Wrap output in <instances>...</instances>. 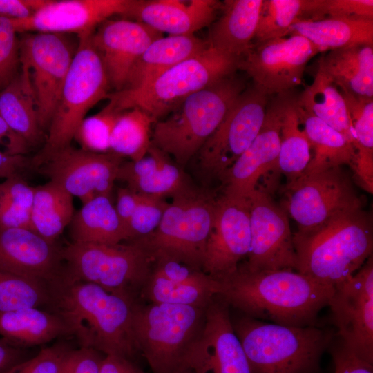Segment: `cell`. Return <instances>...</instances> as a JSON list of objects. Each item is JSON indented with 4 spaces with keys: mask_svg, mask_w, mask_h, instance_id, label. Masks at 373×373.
Instances as JSON below:
<instances>
[{
    "mask_svg": "<svg viewBox=\"0 0 373 373\" xmlns=\"http://www.w3.org/2000/svg\"><path fill=\"white\" fill-rule=\"evenodd\" d=\"M162 37V32L137 21L108 19L99 25L90 40L102 62L110 87L115 91L122 90L138 58Z\"/></svg>",
    "mask_w": 373,
    "mask_h": 373,
    "instance_id": "22",
    "label": "cell"
},
{
    "mask_svg": "<svg viewBox=\"0 0 373 373\" xmlns=\"http://www.w3.org/2000/svg\"><path fill=\"white\" fill-rule=\"evenodd\" d=\"M0 144H6V153L15 155L26 153L28 144L16 135L0 116Z\"/></svg>",
    "mask_w": 373,
    "mask_h": 373,
    "instance_id": "55",
    "label": "cell"
},
{
    "mask_svg": "<svg viewBox=\"0 0 373 373\" xmlns=\"http://www.w3.org/2000/svg\"><path fill=\"white\" fill-rule=\"evenodd\" d=\"M284 210L296 221L297 232L315 229L334 217L362 207L351 178L342 166L303 173L284 187Z\"/></svg>",
    "mask_w": 373,
    "mask_h": 373,
    "instance_id": "12",
    "label": "cell"
},
{
    "mask_svg": "<svg viewBox=\"0 0 373 373\" xmlns=\"http://www.w3.org/2000/svg\"><path fill=\"white\" fill-rule=\"evenodd\" d=\"M90 36L78 38V48L65 79L43 147L31 159L37 169L52 155L70 146L88 111L109 95L110 85Z\"/></svg>",
    "mask_w": 373,
    "mask_h": 373,
    "instance_id": "9",
    "label": "cell"
},
{
    "mask_svg": "<svg viewBox=\"0 0 373 373\" xmlns=\"http://www.w3.org/2000/svg\"><path fill=\"white\" fill-rule=\"evenodd\" d=\"M0 208H1V191H0Z\"/></svg>",
    "mask_w": 373,
    "mask_h": 373,
    "instance_id": "56",
    "label": "cell"
},
{
    "mask_svg": "<svg viewBox=\"0 0 373 373\" xmlns=\"http://www.w3.org/2000/svg\"><path fill=\"white\" fill-rule=\"evenodd\" d=\"M20 71L18 33L8 18L0 17V92Z\"/></svg>",
    "mask_w": 373,
    "mask_h": 373,
    "instance_id": "45",
    "label": "cell"
},
{
    "mask_svg": "<svg viewBox=\"0 0 373 373\" xmlns=\"http://www.w3.org/2000/svg\"><path fill=\"white\" fill-rule=\"evenodd\" d=\"M49 288V306L65 321L79 347L132 361L140 354L132 327L138 300L64 274Z\"/></svg>",
    "mask_w": 373,
    "mask_h": 373,
    "instance_id": "2",
    "label": "cell"
},
{
    "mask_svg": "<svg viewBox=\"0 0 373 373\" xmlns=\"http://www.w3.org/2000/svg\"><path fill=\"white\" fill-rule=\"evenodd\" d=\"M219 281L217 296L231 309L260 321L295 327L315 325L334 291V287L295 270L250 271L242 263Z\"/></svg>",
    "mask_w": 373,
    "mask_h": 373,
    "instance_id": "1",
    "label": "cell"
},
{
    "mask_svg": "<svg viewBox=\"0 0 373 373\" xmlns=\"http://www.w3.org/2000/svg\"><path fill=\"white\" fill-rule=\"evenodd\" d=\"M220 289V283L218 280L205 284L176 283L152 271L140 298L154 303L205 308L218 295Z\"/></svg>",
    "mask_w": 373,
    "mask_h": 373,
    "instance_id": "38",
    "label": "cell"
},
{
    "mask_svg": "<svg viewBox=\"0 0 373 373\" xmlns=\"http://www.w3.org/2000/svg\"><path fill=\"white\" fill-rule=\"evenodd\" d=\"M73 197L53 182L35 186L31 213L32 229L55 242L74 216Z\"/></svg>",
    "mask_w": 373,
    "mask_h": 373,
    "instance_id": "36",
    "label": "cell"
},
{
    "mask_svg": "<svg viewBox=\"0 0 373 373\" xmlns=\"http://www.w3.org/2000/svg\"><path fill=\"white\" fill-rule=\"evenodd\" d=\"M341 93L354 131L356 151L373 153V98Z\"/></svg>",
    "mask_w": 373,
    "mask_h": 373,
    "instance_id": "43",
    "label": "cell"
},
{
    "mask_svg": "<svg viewBox=\"0 0 373 373\" xmlns=\"http://www.w3.org/2000/svg\"><path fill=\"white\" fill-rule=\"evenodd\" d=\"M117 180L137 193L160 198H173L193 188L179 166L152 144L142 159L121 164Z\"/></svg>",
    "mask_w": 373,
    "mask_h": 373,
    "instance_id": "25",
    "label": "cell"
},
{
    "mask_svg": "<svg viewBox=\"0 0 373 373\" xmlns=\"http://www.w3.org/2000/svg\"><path fill=\"white\" fill-rule=\"evenodd\" d=\"M169 204L164 198L140 194L138 204L129 220V240L144 237L159 225Z\"/></svg>",
    "mask_w": 373,
    "mask_h": 373,
    "instance_id": "44",
    "label": "cell"
},
{
    "mask_svg": "<svg viewBox=\"0 0 373 373\" xmlns=\"http://www.w3.org/2000/svg\"><path fill=\"white\" fill-rule=\"evenodd\" d=\"M99 373H146L134 361L116 355H105Z\"/></svg>",
    "mask_w": 373,
    "mask_h": 373,
    "instance_id": "53",
    "label": "cell"
},
{
    "mask_svg": "<svg viewBox=\"0 0 373 373\" xmlns=\"http://www.w3.org/2000/svg\"><path fill=\"white\" fill-rule=\"evenodd\" d=\"M71 347L57 343L44 348L33 357L15 365L4 373H59L66 352Z\"/></svg>",
    "mask_w": 373,
    "mask_h": 373,
    "instance_id": "47",
    "label": "cell"
},
{
    "mask_svg": "<svg viewBox=\"0 0 373 373\" xmlns=\"http://www.w3.org/2000/svg\"><path fill=\"white\" fill-rule=\"evenodd\" d=\"M289 35H300L324 52L360 44L373 46V19L325 17L294 23Z\"/></svg>",
    "mask_w": 373,
    "mask_h": 373,
    "instance_id": "30",
    "label": "cell"
},
{
    "mask_svg": "<svg viewBox=\"0 0 373 373\" xmlns=\"http://www.w3.org/2000/svg\"><path fill=\"white\" fill-rule=\"evenodd\" d=\"M217 199L193 188L172 198L157 227L135 240L153 263L174 261L202 270Z\"/></svg>",
    "mask_w": 373,
    "mask_h": 373,
    "instance_id": "8",
    "label": "cell"
},
{
    "mask_svg": "<svg viewBox=\"0 0 373 373\" xmlns=\"http://www.w3.org/2000/svg\"><path fill=\"white\" fill-rule=\"evenodd\" d=\"M115 245L70 242L61 248L64 275L140 300L153 263L135 240Z\"/></svg>",
    "mask_w": 373,
    "mask_h": 373,
    "instance_id": "10",
    "label": "cell"
},
{
    "mask_svg": "<svg viewBox=\"0 0 373 373\" xmlns=\"http://www.w3.org/2000/svg\"><path fill=\"white\" fill-rule=\"evenodd\" d=\"M131 0H48L30 17L9 19L18 34L50 32L91 35L114 15L125 16Z\"/></svg>",
    "mask_w": 373,
    "mask_h": 373,
    "instance_id": "21",
    "label": "cell"
},
{
    "mask_svg": "<svg viewBox=\"0 0 373 373\" xmlns=\"http://www.w3.org/2000/svg\"><path fill=\"white\" fill-rule=\"evenodd\" d=\"M140 198V194L133 191L128 187L119 188L117 189L115 208L127 231L129 220L138 204Z\"/></svg>",
    "mask_w": 373,
    "mask_h": 373,
    "instance_id": "51",
    "label": "cell"
},
{
    "mask_svg": "<svg viewBox=\"0 0 373 373\" xmlns=\"http://www.w3.org/2000/svg\"><path fill=\"white\" fill-rule=\"evenodd\" d=\"M0 116L28 146L39 144L44 137L38 119L35 96L26 70L0 92Z\"/></svg>",
    "mask_w": 373,
    "mask_h": 373,
    "instance_id": "32",
    "label": "cell"
},
{
    "mask_svg": "<svg viewBox=\"0 0 373 373\" xmlns=\"http://www.w3.org/2000/svg\"><path fill=\"white\" fill-rule=\"evenodd\" d=\"M329 307L337 337L354 354L373 364V259L334 287Z\"/></svg>",
    "mask_w": 373,
    "mask_h": 373,
    "instance_id": "15",
    "label": "cell"
},
{
    "mask_svg": "<svg viewBox=\"0 0 373 373\" xmlns=\"http://www.w3.org/2000/svg\"><path fill=\"white\" fill-rule=\"evenodd\" d=\"M28 358L26 349L16 347L0 338V373Z\"/></svg>",
    "mask_w": 373,
    "mask_h": 373,
    "instance_id": "54",
    "label": "cell"
},
{
    "mask_svg": "<svg viewBox=\"0 0 373 373\" xmlns=\"http://www.w3.org/2000/svg\"><path fill=\"white\" fill-rule=\"evenodd\" d=\"M287 92L277 94L267 105L264 123L249 146L220 178L223 194L248 200L260 179L278 170L282 115Z\"/></svg>",
    "mask_w": 373,
    "mask_h": 373,
    "instance_id": "20",
    "label": "cell"
},
{
    "mask_svg": "<svg viewBox=\"0 0 373 373\" xmlns=\"http://www.w3.org/2000/svg\"><path fill=\"white\" fill-rule=\"evenodd\" d=\"M299 113L314 154L303 173L333 167L352 166L356 149L341 133L320 119L310 115L297 103Z\"/></svg>",
    "mask_w": 373,
    "mask_h": 373,
    "instance_id": "35",
    "label": "cell"
},
{
    "mask_svg": "<svg viewBox=\"0 0 373 373\" xmlns=\"http://www.w3.org/2000/svg\"><path fill=\"white\" fill-rule=\"evenodd\" d=\"M69 225L73 242L115 245L129 240L108 195H99L83 203Z\"/></svg>",
    "mask_w": 373,
    "mask_h": 373,
    "instance_id": "31",
    "label": "cell"
},
{
    "mask_svg": "<svg viewBox=\"0 0 373 373\" xmlns=\"http://www.w3.org/2000/svg\"><path fill=\"white\" fill-rule=\"evenodd\" d=\"M104 356L91 348H70L64 358L59 373H99Z\"/></svg>",
    "mask_w": 373,
    "mask_h": 373,
    "instance_id": "48",
    "label": "cell"
},
{
    "mask_svg": "<svg viewBox=\"0 0 373 373\" xmlns=\"http://www.w3.org/2000/svg\"><path fill=\"white\" fill-rule=\"evenodd\" d=\"M298 104L341 133L355 146V137L344 97L337 86L318 69L312 83L297 97ZM355 147V146H354Z\"/></svg>",
    "mask_w": 373,
    "mask_h": 373,
    "instance_id": "34",
    "label": "cell"
},
{
    "mask_svg": "<svg viewBox=\"0 0 373 373\" xmlns=\"http://www.w3.org/2000/svg\"><path fill=\"white\" fill-rule=\"evenodd\" d=\"M48 0H0V17L21 19L31 16Z\"/></svg>",
    "mask_w": 373,
    "mask_h": 373,
    "instance_id": "50",
    "label": "cell"
},
{
    "mask_svg": "<svg viewBox=\"0 0 373 373\" xmlns=\"http://www.w3.org/2000/svg\"><path fill=\"white\" fill-rule=\"evenodd\" d=\"M278 170L287 183L298 178L312 158V146L300 118L297 97L287 91L282 115Z\"/></svg>",
    "mask_w": 373,
    "mask_h": 373,
    "instance_id": "33",
    "label": "cell"
},
{
    "mask_svg": "<svg viewBox=\"0 0 373 373\" xmlns=\"http://www.w3.org/2000/svg\"><path fill=\"white\" fill-rule=\"evenodd\" d=\"M236 73L186 97L167 118L154 123L151 144L184 166L202 148L245 89Z\"/></svg>",
    "mask_w": 373,
    "mask_h": 373,
    "instance_id": "5",
    "label": "cell"
},
{
    "mask_svg": "<svg viewBox=\"0 0 373 373\" xmlns=\"http://www.w3.org/2000/svg\"><path fill=\"white\" fill-rule=\"evenodd\" d=\"M318 52L306 38L289 35L252 43L240 57L238 69L268 95H277L301 84L307 64Z\"/></svg>",
    "mask_w": 373,
    "mask_h": 373,
    "instance_id": "14",
    "label": "cell"
},
{
    "mask_svg": "<svg viewBox=\"0 0 373 373\" xmlns=\"http://www.w3.org/2000/svg\"><path fill=\"white\" fill-rule=\"evenodd\" d=\"M251 242L247 260L250 271H296L297 259L293 234L286 211L261 188L248 199Z\"/></svg>",
    "mask_w": 373,
    "mask_h": 373,
    "instance_id": "16",
    "label": "cell"
},
{
    "mask_svg": "<svg viewBox=\"0 0 373 373\" xmlns=\"http://www.w3.org/2000/svg\"><path fill=\"white\" fill-rule=\"evenodd\" d=\"M240 59L209 46L160 74L146 86L110 93L109 104L122 111L137 107L155 122L175 110L189 95L236 73Z\"/></svg>",
    "mask_w": 373,
    "mask_h": 373,
    "instance_id": "6",
    "label": "cell"
},
{
    "mask_svg": "<svg viewBox=\"0 0 373 373\" xmlns=\"http://www.w3.org/2000/svg\"><path fill=\"white\" fill-rule=\"evenodd\" d=\"M263 0H226L211 24L209 45L240 59L254 39Z\"/></svg>",
    "mask_w": 373,
    "mask_h": 373,
    "instance_id": "26",
    "label": "cell"
},
{
    "mask_svg": "<svg viewBox=\"0 0 373 373\" xmlns=\"http://www.w3.org/2000/svg\"><path fill=\"white\" fill-rule=\"evenodd\" d=\"M372 220L362 207L342 213L312 231L293 234L296 271L334 287L372 256Z\"/></svg>",
    "mask_w": 373,
    "mask_h": 373,
    "instance_id": "3",
    "label": "cell"
},
{
    "mask_svg": "<svg viewBox=\"0 0 373 373\" xmlns=\"http://www.w3.org/2000/svg\"><path fill=\"white\" fill-rule=\"evenodd\" d=\"M122 157L111 151L95 153L70 145L37 169L83 204L99 195L111 196Z\"/></svg>",
    "mask_w": 373,
    "mask_h": 373,
    "instance_id": "18",
    "label": "cell"
},
{
    "mask_svg": "<svg viewBox=\"0 0 373 373\" xmlns=\"http://www.w3.org/2000/svg\"><path fill=\"white\" fill-rule=\"evenodd\" d=\"M269 96L254 84L239 95L198 151L205 173L220 180L249 146L264 123Z\"/></svg>",
    "mask_w": 373,
    "mask_h": 373,
    "instance_id": "13",
    "label": "cell"
},
{
    "mask_svg": "<svg viewBox=\"0 0 373 373\" xmlns=\"http://www.w3.org/2000/svg\"><path fill=\"white\" fill-rule=\"evenodd\" d=\"M311 0H263L254 37L256 42L283 37L291 26L307 20Z\"/></svg>",
    "mask_w": 373,
    "mask_h": 373,
    "instance_id": "39",
    "label": "cell"
},
{
    "mask_svg": "<svg viewBox=\"0 0 373 373\" xmlns=\"http://www.w3.org/2000/svg\"><path fill=\"white\" fill-rule=\"evenodd\" d=\"M66 336H70V329L55 312L26 307L0 312V336L16 347L26 349Z\"/></svg>",
    "mask_w": 373,
    "mask_h": 373,
    "instance_id": "29",
    "label": "cell"
},
{
    "mask_svg": "<svg viewBox=\"0 0 373 373\" xmlns=\"http://www.w3.org/2000/svg\"><path fill=\"white\" fill-rule=\"evenodd\" d=\"M120 113L108 104L97 114L85 117L74 137L81 149L95 153L109 152L112 130Z\"/></svg>",
    "mask_w": 373,
    "mask_h": 373,
    "instance_id": "42",
    "label": "cell"
},
{
    "mask_svg": "<svg viewBox=\"0 0 373 373\" xmlns=\"http://www.w3.org/2000/svg\"><path fill=\"white\" fill-rule=\"evenodd\" d=\"M155 122L137 107L121 111L112 130L110 151L131 161L142 159L151 145V129Z\"/></svg>",
    "mask_w": 373,
    "mask_h": 373,
    "instance_id": "37",
    "label": "cell"
},
{
    "mask_svg": "<svg viewBox=\"0 0 373 373\" xmlns=\"http://www.w3.org/2000/svg\"><path fill=\"white\" fill-rule=\"evenodd\" d=\"M21 68L27 71L35 96L39 125L48 130L78 48L73 35L19 34Z\"/></svg>",
    "mask_w": 373,
    "mask_h": 373,
    "instance_id": "11",
    "label": "cell"
},
{
    "mask_svg": "<svg viewBox=\"0 0 373 373\" xmlns=\"http://www.w3.org/2000/svg\"><path fill=\"white\" fill-rule=\"evenodd\" d=\"M341 93L373 98V46L356 45L330 50L318 61Z\"/></svg>",
    "mask_w": 373,
    "mask_h": 373,
    "instance_id": "28",
    "label": "cell"
},
{
    "mask_svg": "<svg viewBox=\"0 0 373 373\" xmlns=\"http://www.w3.org/2000/svg\"><path fill=\"white\" fill-rule=\"evenodd\" d=\"M334 364V373H373V364L360 358L336 336L329 346Z\"/></svg>",
    "mask_w": 373,
    "mask_h": 373,
    "instance_id": "49",
    "label": "cell"
},
{
    "mask_svg": "<svg viewBox=\"0 0 373 373\" xmlns=\"http://www.w3.org/2000/svg\"><path fill=\"white\" fill-rule=\"evenodd\" d=\"M215 0H131L125 15L169 35H192L211 24L221 9Z\"/></svg>",
    "mask_w": 373,
    "mask_h": 373,
    "instance_id": "24",
    "label": "cell"
},
{
    "mask_svg": "<svg viewBox=\"0 0 373 373\" xmlns=\"http://www.w3.org/2000/svg\"><path fill=\"white\" fill-rule=\"evenodd\" d=\"M209 43L192 35H169L153 41L134 64L122 90L140 89L170 68L199 55Z\"/></svg>",
    "mask_w": 373,
    "mask_h": 373,
    "instance_id": "27",
    "label": "cell"
},
{
    "mask_svg": "<svg viewBox=\"0 0 373 373\" xmlns=\"http://www.w3.org/2000/svg\"><path fill=\"white\" fill-rule=\"evenodd\" d=\"M49 285L0 269V312L50 305Z\"/></svg>",
    "mask_w": 373,
    "mask_h": 373,
    "instance_id": "41",
    "label": "cell"
},
{
    "mask_svg": "<svg viewBox=\"0 0 373 373\" xmlns=\"http://www.w3.org/2000/svg\"><path fill=\"white\" fill-rule=\"evenodd\" d=\"M206 307L136 302L133 332L153 373L184 372L186 356L202 331Z\"/></svg>",
    "mask_w": 373,
    "mask_h": 373,
    "instance_id": "7",
    "label": "cell"
},
{
    "mask_svg": "<svg viewBox=\"0 0 373 373\" xmlns=\"http://www.w3.org/2000/svg\"><path fill=\"white\" fill-rule=\"evenodd\" d=\"M189 373H251L233 327L230 307L216 296L205 309L202 331L184 365Z\"/></svg>",
    "mask_w": 373,
    "mask_h": 373,
    "instance_id": "17",
    "label": "cell"
},
{
    "mask_svg": "<svg viewBox=\"0 0 373 373\" xmlns=\"http://www.w3.org/2000/svg\"><path fill=\"white\" fill-rule=\"evenodd\" d=\"M231 318L251 373H316L334 334L315 325H278L240 314Z\"/></svg>",
    "mask_w": 373,
    "mask_h": 373,
    "instance_id": "4",
    "label": "cell"
},
{
    "mask_svg": "<svg viewBox=\"0 0 373 373\" xmlns=\"http://www.w3.org/2000/svg\"><path fill=\"white\" fill-rule=\"evenodd\" d=\"M325 17L373 19V1L312 0L309 20Z\"/></svg>",
    "mask_w": 373,
    "mask_h": 373,
    "instance_id": "46",
    "label": "cell"
},
{
    "mask_svg": "<svg viewBox=\"0 0 373 373\" xmlns=\"http://www.w3.org/2000/svg\"><path fill=\"white\" fill-rule=\"evenodd\" d=\"M31 160L24 155H15L0 151V179L18 175L28 166H31Z\"/></svg>",
    "mask_w": 373,
    "mask_h": 373,
    "instance_id": "52",
    "label": "cell"
},
{
    "mask_svg": "<svg viewBox=\"0 0 373 373\" xmlns=\"http://www.w3.org/2000/svg\"><path fill=\"white\" fill-rule=\"evenodd\" d=\"M251 242L248 200L222 195L217 199L202 270L219 280L233 273Z\"/></svg>",
    "mask_w": 373,
    "mask_h": 373,
    "instance_id": "19",
    "label": "cell"
},
{
    "mask_svg": "<svg viewBox=\"0 0 373 373\" xmlns=\"http://www.w3.org/2000/svg\"><path fill=\"white\" fill-rule=\"evenodd\" d=\"M183 373H189V372H183Z\"/></svg>",
    "mask_w": 373,
    "mask_h": 373,
    "instance_id": "57",
    "label": "cell"
},
{
    "mask_svg": "<svg viewBox=\"0 0 373 373\" xmlns=\"http://www.w3.org/2000/svg\"><path fill=\"white\" fill-rule=\"evenodd\" d=\"M0 227L32 229L35 186H30L18 175L0 183Z\"/></svg>",
    "mask_w": 373,
    "mask_h": 373,
    "instance_id": "40",
    "label": "cell"
},
{
    "mask_svg": "<svg viewBox=\"0 0 373 373\" xmlns=\"http://www.w3.org/2000/svg\"><path fill=\"white\" fill-rule=\"evenodd\" d=\"M0 269L48 285L64 274L61 248L26 228L0 227Z\"/></svg>",
    "mask_w": 373,
    "mask_h": 373,
    "instance_id": "23",
    "label": "cell"
}]
</instances>
